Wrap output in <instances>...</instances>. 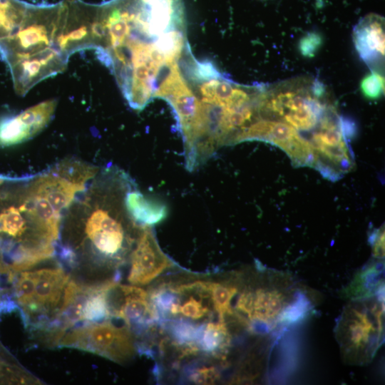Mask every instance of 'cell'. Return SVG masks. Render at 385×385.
<instances>
[{
    "mask_svg": "<svg viewBox=\"0 0 385 385\" xmlns=\"http://www.w3.org/2000/svg\"><path fill=\"white\" fill-rule=\"evenodd\" d=\"M66 19V0L29 3L16 31L0 41V57L9 67L18 95L24 96L38 83L66 69L68 58L61 50Z\"/></svg>",
    "mask_w": 385,
    "mask_h": 385,
    "instance_id": "obj_1",
    "label": "cell"
},
{
    "mask_svg": "<svg viewBox=\"0 0 385 385\" xmlns=\"http://www.w3.org/2000/svg\"><path fill=\"white\" fill-rule=\"evenodd\" d=\"M326 89L319 81H290L268 91L261 90L258 114L278 118L297 131H314L334 107L325 101Z\"/></svg>",
    "mask_w": 385,
    "mask_h": 385,
    "instance_id": "obj_2",
    "label": "cell"
},
{
    "mask_svg": "<svg viewBox=\"0 0 385 385\" xmlns=\"http://www.w3.org/2000/svg\"><path fill=\"white\" fill-rule=\"evenodd\" d=\"M384 302L375 296L348 304L337 324L335 336L343 361L366 365L384 340Z\"/></svg>",
    "mask_w": 385,
    "mask_h": 385,
    "instance_id": "obj_3",
    "label": "cell"
},
{
    "mask_svg": "<svg viewBox=\"0 0 385 385\" xmlns=\"http://www.w3.org/2000/svg\"><path fill=\"white\" fill-rule=\"evenodd\" d=\"M60 345L88 351L116 362L128 360L135 353L130 328L117 327L109 321L85 323L67 334Z\"/></svg>",
    "mask_w": 385,
    "mask_h": 385,
    "instance_id": "obj_4",
    "label": "cell"
},
{
    "mask_svg": "<svg viewBox=\"0 0 385 385\" xmlns=\"http://www.w3.org/2000/svg\"><path fill=\"white\" fill-rule=\"evenodd\" d=\"M265 141L281 148L297 166L314 167V154L309 142L290 125L271 118H256L240 131L232 144Z\"/></svg>",
    "mask_w": 385,
    "mask_h": 385,
    "instance_id": "obj_5",
    "label": "cell"
},
{
    "mask_svg": "<svg viewBox=\"0 0 385 385\" xmlns=\"http://www.w3.org/2000/svg\"><path fill=\"white\" fill-rule=\"evenodd\" d=\"M57 103L47 100L16 115L0 118V147L21 143L39 133L52 119Z\"/></svg>",
    "mask_w": 385,
    "mask_h": 385,
    "instance_id": "obj_6",
    "label": "cell"
},
{
    "mask_svg": "<svg viewBox=\"0 0 385 385\" xmlns=\"http://www.w3.org/2000/svg\"><path fill=\"white\" fill-rule=\"evenodd\" d=\"M131 254L128 277L132 284L145 285L158 277L175 263L160 249L150 227L143 226Z\"/></svg>",
    "mask_w": 385,
    "mask_h": 385,
    "instance_id": "obj_7",
    "label": "cell"
},
{
    "mask_svg": "<svg viewBox=\"0 0 385 385\" xmlns=\"http://www.w3.org/2000/svg\"><path fill=\"white\" fill-rule=\"evenodd\" d=\"M85 232L102 256L117 259L123 254L125 241L123 227L107 208L97 207L91 213L86 222Z\"/></svg>",
    "mask_w": 385,
    "mask_h": 385,
    "instance_id": "obj_8",
    "label": "cell"
},
{
    "mask_svg": "<svg viewBox=\"0 0 385 385\" xmlns=\"http://www.w3.org/2000/svg\"><path fill=\"white\" fill-rule=\"evenodd\" d=\"M121 303L113 317L122 319L129 328L151 327L160 319L149 294L135 286L119 285Z\"/></svg>",
    "mask_w": 385,
    "mask_h": 385,
    "instance_id": "obj_9",
    "label": "cell"
},
{
    "mask_svg": "<svg viewBox=\"0 0 385 385\" xmlns=\"http://www.w3.org/2000/svg\"><path fill=\"white\" fill-rule=\"evenodd\" d=\"M353 39L361 58L368 65L384 56V21L377 14H369L354 27Z\"/></svg>",
    "mask_w": 385,
    "mask_h": 385,
    "instance_id": "obj_10",
    "label": "cell"
},
{
    "mask_svg": "<svg viewBox=\"0 0 385 385\" xmlns=\"http://www.w3.org/2000/svg\"><path fill=\"white\" fill-rule=\"evenodd\" d=\"M38 177L29 185L31 190L46 198L55 211L61 213L85 189V184L76 182L58 172Z\"/></svg>",
    "mask_w": 385,
    "mask_h": 385,
    "instance_id": "obj_11",
    "label": "cell"
},
{
    "mask_svg": "<svg viewBox=\"0 0 385 385\" xmlns=\"http://www.w3.org/2000/svg\"><path fill=\"white\" fill-rule=\"evenodd\" d=\"M36 288L31 311L56 307L61 299L69 277L61 268L34 271Z\"/></svg>",
    "mask_w": 385,
    "mask_h": 385,
    "instance_id": "obj_12",
    "label": "cell"
},
{
    "mask_svg": "<svg viewBox=\"0 0 385 385\" xmlns=\"http://www.w3.org/2000/svg\"><path fill=\"white\" fill-rule=\"evenodd\" d=\"M124 208L130 219L141 227H151L165 219L168 210L158 199L144 195L140 191L130 190L123 199Z\"/></svg>",
    "mask_w": 385,
    "mask_h": 385,
    "instance_id": "obj_13",
    "label": "cell"
},
{
    "mask_svg": "<svg viewBox=\"0 0 385 385\" xmlns=\"http://www.w3.org/2000/svg\"><path fill=\"white\" fill-rule=\"evenodd\" d=\"M231 339L226 322H211L203 326L197 341V347L206 354L222 359L225 357L230 346Z\"/></svg>",
    "mask_w": 385,
    "mask_h": 385,
    "instance_id": "obj_14",
    "label": "cell"
},
{
    "mask_svg": "<svg viewBox=\"0 0 385 385\" xmlns=\"http://www.w3.org/2000/svg\"><path fill=\"white\" fill-rule=\"evenodd\" d=\"M378 267L371 265L360 272L344 291L347 297L358 299L374 295L378 285H382V267Z\"/></svg>",
    "mask_w": 385,
    "mask_h": 385,
    "instance_id": "obj_15",
    "label": "cell"
},
{
    "mask_svg": "<svg viewBox=\"0 0 385 385\" xmlns=\"http://www.w3.org/2000/svg\"><path fill=\"white\" fill-rule=\"evenodd\" d=\"M207 287L218 321L225 322L227 317L234 315L231 302L238 292L237 286L233 283L207 281Z\"/></svg>",
    "mask_w": 385,
    "mask_h": 385,
    "instance_id": "obj_16",
    "label": "cell"
},
{
    "mask_svg": "<svg viewBox=\"0 0 385 385\" xmlns=\"http://www.w3.org/2000/svg\"><path fill=\"white\" fill-rule=\"evenodd\" d=\"M29 3L21 0H0V41L14 34L21 24Z\"/></svg>",
    "mask_w": 385,
    "mask_h": 385,
    "instance_id": "obj_17",
    "label": "cell"
},
{
    "mask_svg": "<svg viewBox=\"0 0 385 385\" xmlns=\"http://www.w3.org/2000/svg\"><path fill=\"white\" fill-rule=\"evenodd\" d=\"M34 272H22L14 284V294L18 303L31 311L35 296Z\"/></svg>",
    "mask_w": 385,
    "mask_h": 385,
    "instance_id": "obj_18",
    "label": "cell"
},
{
    "mask_svg": "<svg viewBox=\"0 0 385 385\" xmlns=\"http://www.w3.org/2000/svg\"><path fill=\"white\" fill-rule=\"evenodd\" d=\"M360 89L366 98L378 99L384 91V78L379 73L372 71L361 80Z\"/></svg>",
    "mask_w": 385,
    "mask_h": 385,
    "instance_id": "obj_19",
    "label": "cell"
},
{
    "mask_svg": "<svg viewBox=\"0 0 385 385\" xmlns=\"http://www.w3.org/2000/svg\"><path fill=\"white\" fill-rule=\"evenodd\" d=\"M220 378L217 369L213 366L200 367L189 376V379L198 384H211L217 381Z\"/></svg>",
    "mask_w": 385,
    "mask_h": 385,
    "instance_id": "obj_20",
    "label": "cell"
},
{
    "mask_svg": "<svg viewBox=\"0 0 385 385\" xmlns=\"http://www.w3.org/2000/svg\"><path fill=\"white\" fill-rule=\"evenodd\" d=\"M322 43L321 36L316 32H311L303 36L299 43L301 53L306 57H313Z\"/></svg>",
    "mask_w": 385,
    "mask_h": 385,
    "instance_id": "obj_21",
    "label": "cell"
},
{
    "mask_svg": "<svg viewBox=\"0 0 385 385\" xmlns=\"http://www.w3.org/2000/svg\"><path fill=\"white\" fill-rule=\"evenodd\" d=\"M371 244L373 255L379 259L384 257V228L376 230L371 235Z\"/></svg>",
    "mask_w": 385,
    "mask_h": 385,
    "instance_id": "obj_22",
    "label": "cell"
}]
</instances>
